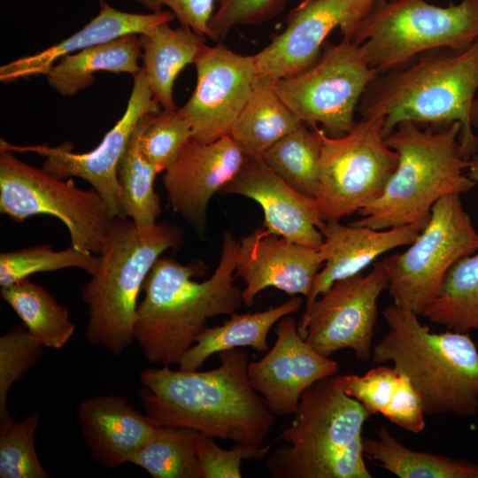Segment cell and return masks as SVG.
Instances as JSON below:
<instances>
[{"label": "cell", "instance_id": "obj_28", "mask_svg": "<svg viewBox=\"0 0 478 478\" xmlns=\"http://www.w3.org/2000/svg\"><path fill=\"white\" fill-rule=\"evenodd\" d=\"M1 297L12 308L29 334L44 347L59 350L72 338L75 325L66 307L42 285L26 278L1 287Z\"/></svg>", "mask_w": 478, "mask_h": 478}, {"label": "cell", "instance_id": "obj_32", "mask_svg": "<svg viewBox=\"0 0 478 478\" xmlns=\"http://www.w3.org/2000/svg\"><path fill=\"white\" fill-rule=\"evenodd\" d=\"M199 435L189 428L160 426L130 463L153 478H202L197 452Z\"/></svg>", "mask_w": 478, "mask_h": 478}, {"label": "cell", "instance_id": "obj_4", "mask_svg": "<svg viewBox=\"0 0 478 478\" xmlns=\"http://www.w3.org/2000/svg\"><path fill=\"white\" fill-rule=\"evenodd\" d=\"M294 420L279 436L284 444L265 459L273 478H371L362 429L371 414L343 389L340 374L301 395Z\"/></svg>", "mask_w": 478, "mask_h": 478}, {"label": "cell", "instance_id": "obj_5", "mask_svg": "<svg viewBox=\"0 0 478 478\" xmlns=\"http://www.w3.org/2000/svg\"><path fill=\"white\" fill-rule=\"evenodd\" d=\"M386 334L371 359L391 362L418 392L426 414L474 416L478 412V349L468 333L432 332L414 312L383 310Z\"/></svg>", "mask_w": 478, "mask_h": 478}, {"label": "cell", "instance_id": "obj_1", "mask_svg": "<svg viewBox=\"0 0 478 478\" xmlns=\"http://www.w3.org/2000/svg\"><path fill=\"white\" fill-rule=\"evenodd\" d=\"M219 358L220 366L209 371L144 368L139 375L142 405L161 426L263 446L275 414L251 384L248 353L236 348L220 352Z\"/></svg>", "mask_w": 478, "mask_h": 478}, {"label": "cell", "instance_id": "obj_15", "mask_svg": "<svg viewBox=\"0 0 478 478\" xmlns=\"http://www.w3.org/2000/svg\"><path fill=\"white\" fill-rule=\"evenodd\" d=\"M194 65L197 85L179 110L190 122L191 137L210 143L229 135L251 96L258 79L255 58L219 42L204 44Z\"/></svg>", "mask_w": 478, "mask_h": 478}, {"label": "cell", "instance_id": "obj_35", "mask_svg": "<svg viewBox=\"0 0 478 478\" xmlns=\"http://www.w3.org/2000/svg\"><path fill=\"white\" fill-rule=\"evenodd\" d=\"M135 135L141 153L160 173L174 164L191 138L192 130L179 108L162 109L144 115L135 127Z\"/></svg>", "mask_w": 478, "mask_h": 478}, {"label": "cell", "instance_id": "obj_24", "mask_svg": "<svg viewBox=\"0 0 478 478\" xmlns=\"http://www.w3.org/2000/svg\"><path fill=\"white\" fill-rule=\"evenodd\" d=\"M169 23L138 35V38L142 69L152 96L163 110L173 111L177 109L173 99L176 77L187 65L194 64L206 37L183 25L173 28Z\"/></svg>", "mask_w": 478, "mask_h": 478}, {"label": "cell", "instance_id": "obj_34", "mask_svg": "<svg viewBox=\"0 0 478 478\" xmlns=\"http://www.w3.org/2000/svg\"><path fill=\"white\" fill-rule=\"evenodd\" d=\"M99 265V255L70 245L55 251L50 244L35 245L0 254V286H8L40 272L80 268L93 275Z\"/></svg>", "mask_w": 478, "mask_h": 478}, {"label": "cell", "instance_id": "obj_22", "mask_svg": "<svg viewBox=\"0 0 478 478\" xmlns=\"http://www.w3.org/2000/svg\"><path fill=\"white\" fill-rule=\"evenodd\" d=\"M78 420L92 458L106 469L130 463L161 426L115 394L82 400L78 406Z\"/></svg>", "mask_w": 478, "mask_h": 478}, {"label": "cell", "instance_id": "obj_43", "mask_svg": "<svg viewBox=\"0 0 478 478\" xmlns=\"http://www.w3.org/2000/svg\"><path fill=\"white\" fill-rule=\"evenodd\" d=\"M466 173L475 183L478 182V151L468 159Z\"/></svg>", "mask_w": 478, "mask_h": 478}, {"label": "cell", "instance_id": "obj_30", "mask_svg": "<svg viewBox=\"0 0 478 478\" xmlns=\"http://www.w3.org/2000/svg\"><path fill=\"white\" fill-rule=\"evenodd\" d=\"M422 316L447 329L478 332V254L465 256L452 265Z\"/></svg>", "mask_w": 478, "mask_h": 478}, {"label": "cell", "instance_id": "obj_26", "mask_svg": "<svg viewBox=\"0 0 478 478\" xmlns=\"http://www.w3.org/2000/svg\"><path fill=\"white\" fill-rule=\"evenodd\" d=\"M138 35H127L73 54L66 55L45 73L48 84L62 96H73L89 88L99 71L133 76L142 67Z\"/></svg>", "mask_w": 478, "mask_h": 478}, {"label": "cell", "instance_id": "obj_21", "mask_svg": "<svg viewBox=\"0 0 478 478\" xmlns=\"http://www.w3.org/2000/svg\"><path fill=\"white\" fill-rule=\"evenodd\" d=\"M410 224L387 229L325 221L320 229L323 243L319 248L324 266L319 271L306 297L305 310L335 281L361 274L385 252L411 244L423 229Z\"/></svg>", "mask_w": 478, "mask_h": 478}, {"label": "cell", "instance_id": "obj_25", "mask_svg": "<svg viewBox=\"0 0 478 478\" xmlns=\"http://www.w3.org/2000/svg\"><path fill=\"white\" fill-rule=\"evenodd\" d=\"M302 302V297L294 296L267 310L243 314L235 312L221 325L208 327L196 343L181 355L179 369L198 370L213 354L232 349L251 347L259 352L267 351V337L272 327L282 317L298 312Z\"/></svg>", "mask_w": 478, "mask_h": 478}, {"label": "cell", "instance_id": "obj_38", "mask_svg": "<svg viewBox=\"0 0 478 478\" xmlns=\"http://www.w3.org/2000/svg\"><path fill=\"white\" fill-rule=\"evenodd\" d=\"M288 0H215L210 38L222 42L235 26H258L277 16Z\"/></svg>", "mask_w": 478, "mask_h": 478}, {"label": "cell", "instance_id": "obj_2", "mask_svg": "<svg viewBox=\"0 0 478 478\" xmlns=\"http://www.w3.org/2000/svg\"><path fill=\"white\" fill-rule=\"evenodd\" d=\"M238 247L232 233L226 232L219 264L204 281L192 279L202 265L157 259L144 281L135 326V339L148 361L178 364L208 328V319L232 315L241 306L242 290L234 283Z\"/></svg>", "mask_w": 478, "mask_h": 478}, {"label": "cell", "instance_id": "obj_17", "mask_svg": "<svg viewBox=\"0 0 478 478\" xmlns=\"http://www.w3.org/2000/svg\"><path fill=\"white\" fill-rule=\"evenodd\" d=\"M274 332V344L259 360L249 362L248 375L274 414H295L302 393L314 382L336 374L339 365L305 342L291 314L276 323Z\"/></svg>", "mask_w": 478, "mask_h": 478}, {"label": "cell", "instance_id": "obj_29", "mask_svg": "<svg viewBox=\"0 0 478 478\" xmlns=\"http://www.w3.org/2000/svg\"><path fill=\"white\" fill-rule=\"evenodd\" d=\"M366 459L399 478H478V466L412 450L381 425L374 438L363 439Z\"/></svg>", "mask_w": 478, "mask_h": 478}, {"label": "cell", "instance_id": "obj_23", "mask_svg": "<svg viewBox=\"0 0 478 478\" xmlns=\"http://www.w3.org/2000/svg\"><path fill=\"white\" fill-rule=\"evenodd\" d=\"M175 18L171 11L133 13L115 9L99 1V12L81 29L34 55L26 56L0 67V81L12 82L44 74L63 57L104 43L127 35L150 33L157 26Z\"/></svg>", "mask_w": 478, "mask_h": 478}, {"label": "cell", "instance_id": "obj_33", "mask_svg": "<svg viewBox=\"0 0 478 478\" xmlns=\"http://www.w3.org/2000/svg\"><path fill=\"white\" fill-rule=\"evenodd\" d=\"M158 173L141 153L135 129L118 166V181L126 218L144 228L157 223L162 212L154 180Z\"/></svg>", "mask_w": 478, "mask_h": 478}, {"label": "cell", "instance_id": "obj_12", "mask_svg": "<svg viewBox=\"0 0 478 478\" xmlns=\"http://www.w3.org/2000/svg\"><path fill=\"white\" fill-rule=\"evenodd\" d=\"M380 73L358 45L344 39L326 42L317 61L290 77L274 81L284 104L305 124H320L330 136L347 133L369 85Z\"/></svg>", "mask_w": 478, "mask_h": 478}, {"label": "cell", "instance_id": "obj_31", "mask_svg": "<svg viewBox=\"0 0 478 478\" xmlns=\"http://www.w3.org/2000/svg\"><path fill=\"white\" fill-rule=\"evenodd\" d=\"M312 127L309 130L302 124L272 145L261 159L295 190L316 198L322 140L320 128Z\"/></svg>", "mask_w": 478, "mask_h": 478}, {"label": "cell", "instance_id": "obj_8", "mask_svg": "<svg viewBox=\"0 0 478 478\" xmlns=\"http://www.w3.org/2000/svg\"><path fill=\"white\" fill-rule=\"evenodd\" d=\"M351 41L379 73L431 50L463 51L478 41V0L447 7L426 0L376 2Z\"/></svg>", "mask_w": 478, "mask_h": 478}, {"label": "cell", "instance_id": "obj_18", "mask_svg": "<svg viewBox=\"0 0 478 478\" xmlns=\"http://www.w3.org/2000/svg\"><path fill=\"white\" fill-rule=\"evenodd\" d=\"M245 158L229 135L210 143L191 137L163 175L169 204L195 229L203 232L210 200L235 178Z\"/></svg>", "mask_w": 478, "mask_h": 478}, {"label": "cell", "instance_id": "obj_20", "mask_svg": "<svg viewBox=\"0 0 478 478\" xmlns=\"http://www.w3.org/2000/svg\"><path fill=\"white\" fill-rule=\"evenodd\" d=\"M222 193L240 195L256 201L264 213V227L285 239L319 249L324 225L318 201L301 194L275 174L262 159L245 158Z\"/></svg>", "mask_w": 478, "mask_h": 478}, {"label": "cell", "instance_id": "obj_7", "mask_svg": "<svg viewBox=\"0 0 478 478\" xmlns=\"http://www.w3.org/2000/svg\"><path fill=\"white\" fill-rule=\"evenodd\" d=\"M181 240L180 227L167 221L139 228L128 218L113 219L98 267L81 289L89 314L85 335L91 344L119 356L133 343L144 281L160 255Z\"/></svg>", "mask_w": 478, "mask_h": 478}, {"label": "cell", "instance_id": "obj_41", "mask_svg": "<svg viewBox=\"0 0 478 478\" xmlns=\"http://www.w3.org/2000/svg\"><path fill=\"white\" fill-rule=\"evenodd\" d=\"M425 415L418 392L402 374L393 399L383 416L401 428L417 434L422 432L426 427Z\"/></svg>", "mask_w": 478, "mask_h": 478}, {"label": "cell", "instance_id": "obj_19", "mask_svg": "<svg viewBox=\"0 0 478 478\" xmlns=\"http://www.w3.org/2000/svg\"><path fill=\"white\" fill-rule=\"evenodd\" d=\"M323 263L319 249L260 227L239 242L235 276L245 283L242 297L250 307L256 296L269 287L291 297H307Z\"/></svg>", "mask_w": 478, "mask_h": 478}, {"label": "cell", "instance_id": "obj_14", "mask_svg": "<svg viewBox=\"0 0 478 478\" xmlns=\"http://www.w3.org/2000/svg\"><path fill=\"white\" fill-rule=\"evenodd\" d=\"M161 109L154 100L141 68L134 75V84L124 114L92 150L73 152L69 142L55 147L47 144L17 146L4 139L0 140V147L12 151L34 152L43 157L42 168L55 177L85 180L99 193L114 218H126L117 175L118 166L139 120L144 115Z\"/></svg>", "mask_w": 478, "mask_h": 478}, {"label": "cell", "instance_id": "obj_39", "mask_svg": "<svg viewBox=\"0 0 478 478\" xmlns=\"http://www.w3.org/2000/svg\"><path fill=\"white\" fill-rule=\"evenodd\" d=\"M346 394L358 401L372 415H383L402 379L392 366L373 367L364 374H340Z\"/></svg>", "mask_w": 478, "mask_h": 478}, {"label": "cell", "instance_id": "obj_44", "mask_svg": "<svg viewBox=\"0 0 478 478\" xmlns=\"http://www.w3.org/2000/svg\"><path fill=\"white\" fill-rule=\"evenodd\" d=\"M471 119L473 127H478V96H476L474 102Z\"/></svg>", "mask_w": 478, "mask_h": 478}, {"label": "cell", "instance_id": "obj_40", "mask_svg": "<svg viewBox=\"0 0 478 478\" xmlns=\"http://www.w3.org/2000/svg\"><path fill=\"white\" fill-rule=\"evenodd\" d=\"M216 439L199 435L197 452L202 478H241L243 460L265 459L271 451L270 445L260 447L234 443L231 449L220 447Z\"/></svg>", "mask_w": 478, "mask_h": 478}, {"label": "cell", "instance_id": "obj_10", "mask_svg": "<svg viewBox=\"0 0 478 478\" xmlns=\"http://www.w3.org/2000/svg\"><path fill=\"white\" fill-rule=\"evenodd\" d=\"M13 152L0 147V212L19 222L38 214L58 218L72 246L98 255L114 219L99 193L32 166Z\"/></svg>", "mask_w": 478, "mask_h": 478}, {"label": "cell", "instance_id": "obj_11", "mask_svg": "<svg viewBox=\"0 0 478 478\" xmlns=\"http://www.w3.org/2000/svg\"><path fill=\"white\" fill-rule=\"evenodd\" d=\"M476 251L478 231L460 194H450L434 204L428 223L405 251L377 264L386 274L393 304L422 316L452 265Z\"/></svg>", "mask_w": 478, "mask_h": 478}, {"label": "cell", "instance_id": "obj_37", "mask_svg": "<svg viewBox=\"0 0 478 478\" xmlns=\"http://www.w3.org/2000/svg\"><path fill=\"white\" fill-rule=\"evenodd\" d=\"M43 347L25 327H15L0 337V424L12 420L7 408L8 393L38 363Z\"/></svg>", "mask_w": 478, "mask_h": 478}, {"label": "cell", "instance_id": "obj_16", "mask_svg": "<svg viewBox=\"0 0 478 478\" xmlns=\"http://www.w3.org/2000/svg\"><path fill=\"white\" fill-rule=\"evenodd\" d=\"M374 4L373 0H303L289 12L282 32L254 55L258 75L275 81L305 70L317 61L335 28L351 41Z\"/></svg>", "mask_w": 478, "mask_h": 478}, {"label": "cell", "instance_id": "obj_3", "mask_svg": "<svg viewBox=\"0 0 478 478\" xmlns=\"http://www.w3.org/2000/svg\"><path fill=\"white\" fill-rule=\"evenodd\" d=\"M426 52L380 73L358 104L362 117L384 116L387 136L403 121L443 127L459 122V144L468 160L478 151L472 109L478 90V41L463 51Z\"/></svg>", "mask_w": 478, "mask_h": 478}, {"label": "cell", "instance_id": "obj_6", "mask_svg": "<svg viewBox=\"0 0 478 478\" xmlns=\"http://www.w3.org/2000/svg\"><path fill=\"white\" fill-rule=\"evenodd\" d=\"M461 125L453 122L437 130L412 121L400 122L386 136L398 162L381 197L358 213L351 224L387 229L428 223L432 207L443 197L469 191L475 182L467 175Z\"/></svg>", "mask_w": 478, "mask_h": 478}, {"label": "cell", "instance_id": "obj_13", "mask_svg": "<svg viewBox=\"0 0 478 478\" xmlns=\"http://www.w3.org/2000/svg\"><path fill=\"white\" fill-rule=\"evenodd\" d=\"M387 287L386 274L377 263L367 274L335 281L305 310L298 333L324 357L349 349L358 360L367 362L372 356L377 301Z\"/></svg>", "mask_w": 478, "mask_h": 478}, {"label": "cell", "instance_id": "obj_42", "mask_svg": "<svg viewBox=\"0 0 478 478\" xmlns=\"http://www.w3.org/2000/svg\"><path fill=\"white\" fill-rule=\"evenodd\" d=\"M151 12L164 6L171 11L181 25L190 27L198 35L209 37L210 21L215 11V0H135Z\"/></svg>", "mask_w": 478, "mask_h": 478}, {"label": "cell", "instance_id": "obj_36", "mask_svg": "<svg viewBox=\"0 0 478 478\" xmlns=\"http://www.w3.org/2000/svg\"><path fill=\"white\" fill-rule=\"evenodd\" d=\"M40 414L35 412L18 422L0 424V477L48 478L37 455L35 435Z\"/></svg>", "mask_w": 478, "mask_h": 478}, {"label": "cell", "instance_id": "obj_27", "mask_svg": "<svg viewBox=\"0 0 478 478\" xmlns=\"http://www.w3.org/2000/svg\"><path fill=\"white\" fill-rule=\"evenodd\" d=\"M273 83L258 75L253 93L228 135L250 158L261 159L272 145L304 124L280 98Z\"/></svg>", "mask_w": 478, "mask_h": 478}, {"label": "cell", "instance_id": "obj_45", "mask_svg": "<svg viewBox=\"0 0 478 478\" xmlns=\"http://www.w3.org/2000/svg\"><path fill=\"white\" fill-rule=\"evenodd\" d=\"M374 2H383V1H392V0H373Z\"/></svg>", "mask_w": 478, "mask_h": 478}, {"label": "cell", "instance_id": "obj_9", "mask_svg": "<svg viewBox=\"0 0 478 478\" xmlns=\"http://www.w3.org/2000/svg\"><path fill=\"white\" fill-rule=\"evenodd\" d=\"M384 121L382 114L362 117L340 136L320 128L316 199L324 221L358 212L384 191L398 162L387 143Z\"/></svg>", "mask_w": 478, "mask_h": 478}]
</instances>
